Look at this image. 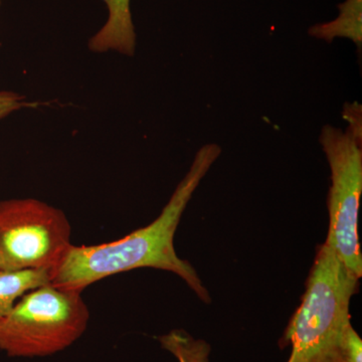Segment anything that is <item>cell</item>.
Listing matches in <instances>:
<instances>
[{"instance_id": "6da1fadb", "label": "cell", "mask_w": 362, "mask_h": 362, "mask_svg": "<svg viewBox=\"0 0 362 362\" xmlns=\"http://www.w3.org/2000/svg\"><path fill=\"white\" fill-rule=\"evenodd\" d=\"M221 154L218 144L204 145L195 154L187 175L180 181L156 221L120 240L93 246H74L49 271V283L82 292L105 278L141 268L171 272L187 283L204 303L211 302L206 288L189 262L178 257L175 235L181 216L202 178Z\"/></svg>"}, {"instance_id": "7a4b0ae2", "label": "cell", "mask_w": 362, "mask_h": 362, "mask_svg": "<svg viewBox=\"0 0 362 362\" xmlns=\"http://www.w3.org/2000/svg\"><path fill=\"white\" fill-rule=\"evenodd\" d=\"M358 284L326 238L317 249L301 304L286 328L283 341L292 347L287 362H344L350 301Z\"/></svg>"}, {"instance_id": "3957f363", "label": "cell", "mask_w": 362, "mask_h": 362, "mask_svg": "<svg viewBox=\"0 0 362 362\" xmlns=\"http://www.w3.org/2000/svg\"><path fill=\"white\" fill-rule=\"evenodd\" d=\"M342 117L347 122L346 129L327 124L323 126L319 136L331 171L327 238L340 261L361 279L362 255L358 216L362 194L361 105L344 104Z\"/></svg>"}, {"instance_id": "277c9868", "label": "cell", "mask_w": 362, "mask_h": 362, "mask_svg": "<svg viewBox=\"0 0 362 362\" xmlns=\"http://www.w3.org/2000/svg\"><path fill=\"white\" fill-rule=\"evenodd\" d=\"M82 294L51 283L26 293L0 321V350L11 357H44L70 347L90 320Z\"/></svg>"}, {"instance_id": "5b68a950", "label": "cell", "mask_w": 362, "mask_h": 362, "mask_svg": "<svg viewBox=\"0 0 362 362\" xmlns=\"http://www.w3.org/2000/svg\"><path fill=\"white\" fill-rule=\"evenodd\" d=\"M63 211L35 199L0 202V270H49L71 246Z\"/></svg>"}, {"instance_id": "8992f818", "label": "cell", "mask_w": 362, "mask_h": 362, "mask_svg": "<svg viewBox=\"0 0 362 362\" xmlns=\"http://www.w3.org/2000/svg\"><path fill=\"white\" fill-rule=\"evenodd\" d=\"M108 8V20L90 40L89 47L95 52L114 51L132 57L135 52L136 35L130 0H102Z\"/></svg>"}, {"instance_id": "52a82bcc", "label": "cell", "mask_w": 362, "mask_h": 362, "mask_svg": "<svg viewBox=\"0 0 362 362\" xmlns=\"http://www.w3.org/2000/svg\"><path fill=\"white\" fill-rule=\"evenodd\" d=\"M339 16L337 20L317 23L309 28V35L317 40L332 42L337 37L351 40L358 49L362 47V0H345L338 6Z\"/></svg>"}, {"instance_id": "ba28073f", "label": "cell", "mask_w": 362, "mask_h": 362, "mask_svg": "<svg viewBox=\"0 0 362 362\" xmlns=\"http://www.w3.org/2000/svg\"><path fill=\"white\" fill-rule=\"evenodd\" d=\"M49 283V270H0V321L26 293Z\"/></svg>"}, {"instance_id": "9c48e42d", "label": "cell", "mask_w": 362, "mask_h": 362, "mask_svg": "<svg viewBox=\"0 0 362 362\" xmlns=\"http://www.w3.org/2000/svg\"><path fill=\"white\" fill-rule=\"evenodd\" d=\"M161 347L168 350L178 362H211V345L202 339H195L187 331L171 330L158 337Z\"/></svg>"}, {"instance_id": "30bf717a", "label": "cell", "mask_w": 362, "mask_h": 362, "mask_svg": "<svg viewBox=\"0 0 362 362\" xmlns=\"http://www.w3.org/2000/svg\"><path fill=\"white\" fill-rule=\"evenodd\" d=\"M33 106L35 103L26 101L23 95L11 90H0V121L13 112Z\"/></svg>"}, {"instance_id": "8fae6325", "label": "cell", "mask_w": 362, "mask_h": 362, "mask_svg": "<svg viewBox=\"0 0 362 362\" xmlns=\"http://www.w3.org/2000/svg\"><path fill=\"white\" fill-rule=\"evenodd\" d=\"M343 354L344 362H362V340L352 324L347 329Z\"/></svg>"}, {"instance_id": "7c38bea8", "label": "cell", "mask_w": 362, "mask_h": 362, "mask_svg": "<svg viewBox=\"0 0 362 362\" xmlns=\"http://www.w3.org/2000/svg\"><path fill=\"white\" fill-rule=\"evenodd\" d=\"M0 4H1V0H0Z\"/></svg>"}]
</instances>
